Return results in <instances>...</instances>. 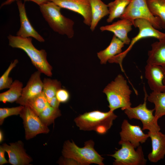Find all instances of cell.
<instances>
[{"mask_svg": "<svg viewBox=\"0 0 165 165\" xmlns=\"http://www.w3.org/2000/svg\"><path fill=\"white\" fill-rule=\"evenodd\" d=\"M151 47L148 52L147 64L165 65V37L152 43Z\"/></svg>", "mask_w": 165, "mask_h": 165, "instance_id": "cell-19", "label": "cell"}, {"mask_svg": "<svg viewBox=\"0 0 165 165\" xmlns=\"http://www.w3.org/2000/svg\"><path fill=\"white\" fill-rule=\"evenodd\" d=\"M9 144L4 143L2 145L8 154L9 163L13 165L29 164L32 159L26 152L22 142L19 141Z\"/></svg>", "mask_w": 165, "mask_h": 165, "instance_id": "cell-13", "label": "cell"}, {"mask_svg": "<svg viewBox=\"0 0 165 165\" xmlns=\"http://www.w3.org/2000/svg\"><path fill=\"white\" fill-rule=\"evenodd\" d=\"M7 38L9 45L24 51L38 71L48 76H52L53 68L47 59L46 52L43 49H37L32 44L31 37L23 38L9 35Z\"/></svg>", "mask_w": 165, "mask_h": 165, "instance_id": "cell-1", "label": "cell"}, {"mask_svg": "<svg viewBox=\"0 0 165 165\" xmlns=\"http://www.w3.org/2000/svg\"><path fill=\"white\" fill-rule=\"evenodd\" d=\"M139 29L138 34L132 38L129 46L124 51L112 57L108 61L109 63H116L119 64L122 72L124 71L122 66V62L128 53L136 42L143 38L153 37L158 40L165 37V33L155 28L148 20L144 19H137L134 21V25Z\"/></svg>", "mask_w": 165, "mask_h": 165, "instance_id": "cell-6", "label": "cell"}, {"mask_svg": "<svg viewBox=\"0 0 165 165\" xmlns=\"http://www.w3.org/2000/svg\"><path fill=\"white\" fill-rule=\"evenodd\" d=\"M119 145L120 149L112 154L109 155L115 158L113 164L115 165H145L147 160L145 157L142 147L140 145L135 148L131 143L128 141L120 140Z\"/></svg>", "mask_w": 165, "mask_h": 165, "instance_id": "cell-7", "label": "cell"}, {"mask_svg": "<svg viewBox=\"0 0 165 165\" xmlns=\"http://www.w3.org/2000/svg\"><path fill=\"white\" fill-rule=\"evenodd\" d=\"M152 141V151L148 156L149 161L156 163L165 156V135L160 131L148 133Z\"/></svg>", "mask_w": 165, "mask_h": 165, "instance_id": "cell-18", "label": "cell"}, {"mask_svg": "<svg viewBox=\"0 0 165 165\" xmlns=\"http://www.w3.org/2000/svg\"><path fill=\"white\" fill-rule=\"evenodd\" d=\"M144 91L145 97L143 103L134 107L126 108L124 110V113L130 119H134L140 120L142 124V130H147L152 132L160 131V128L158 123V119L153 114L154 109H149L147 107L148 95L144 86Z\"/></svg>", "mask_w": 165, "mask_h": 165, "instance_id": "cell-8", "label": "cell"}, {"mask_svg": "<svg viewBox=\"0 0 165 165\" xmlns=\"http://www.w3.org/2000/svg\"><path fill=\"white\" fill-rule=\"evenodd\" d=\"M20 116L23 120L26 140L30 139L39 134L49 132L48 126L28 107L24 106Z\"/></svg>", "mask_w": 165, "mask_h": 165, "instance_id": "cell-10", "label": "cell"}, {"mask_svg": "<svg viewBox=\"0 0 165 165\" xmlns=\"http://www.w3.org/2000/svg\"><path fill=\"white\" fill-rule=\"evenodd\" d=\"M18 62L17 59H16L11 62L3 74L0 78V90L9 88L13 82L12 78L9 77L12 70L16 65Z\"/></svg>", "mask_w": 165, "mask_h": 165, "instance_id": "cell-29", "label": "cell"}, {"mask_svg": "<svg viewBox=\"0 0 165 165\" xmlns=\"http://www.w3.org/2000/svg\"><path fill=\"white\" fill-rule=\"evenodd\" d=\"M124 43L114 35L108 46L105 49L97 53L101 64H106L112 57L122 52Z\"/></svg>", "mask_w": 165, "mask_h": 165, "instance_id": "cell-20", "label": "cell"}, {"mask_svg": "<svg viewBox=\"0 0 165 165\" xmlns=\"http://www.w3.org/2000/svg\"><path fill=\"white\" fill-rule=\"evenodd\" d=\"M58 163L60 165H79L75 160L64 157L59 159Z\"/></svg>", "mask_w": 165, "mask_h": 165, "instance_id": "cell-32", "label": "cell"}, {"mask_svg": "<svg viewBox=\"0 0 165 165\" xmlns=\"http://www.w3.org/2000/svg\"><path fill=\"white\" fill-rule=\"evenodd\" d=\"M56 96L60 103H64L67 102L70 98V94L69 92L67 90L61 88L58 90Z\"/></svg>", "mask_w": 165, "mask_h": 165, "instance_id": "cell-31", "label": "cell"}, {"mask_svg": "<svg viewBox=\"0 0 165 165\" xmlns=\"http://www.w3.org/2000/svg\"><path fill=\"white\" fill-rule=\"evenodd\" d=\"M42 82V92L47 100L55 96L58 90L61 88V82L56 79L45 78Z\"/></svg>", "mask_w": 165, "mask_h": 165, "instance_id": "cell-27", "label": "cell"}, {"mask_svg": "<svg viewBox=\"0 0 165 165\" xmlns=\"http://www.w3.org/2000/svg\"><path fill=\"white\" fill-rule=\"evenodd\" d=\"M132 25L133 24L130 20L123 19L111 24L101 26L100 29L102 31L112 32L124 44L129 45L131 40L128 36V34L132 30Z\"/></svg>", "mask_w": 165, "mask_h": 165, "instance_id": "cell-17", "label": "cell"}, {"mask_svg": "<svg viewBox=\"0 0 165 165\" xmlns=\"http://www.w3.org/2000/svg\"><path fill=\"white\" fill-rule=\"evenodd\" d=\"M17 0H6V1L2 3L1 6V7L5 6L10 4L15 1Z\"/></svg>", "mask_w": 165, "mask_h": 165, "instance_id": "cell-36", "label": "cell"}, {"mask_svg": "<svg viewBox=\"0 0 165 165\" xmlns=\"http://www.w3.org/2000/svg\"><path fill=\"white\" fill-rule=\"evenodd\" d=\"M24 108V106L12 108H0V124L3 123L5 119L8 116L12 115H20Z\"/></svg>", "mask_w": 165, "mask_h": 165, "instance_id": "cell-30", "label": "cell"}, {"mask_svg": "<svg viewBox=\"0 0 165 165\" xmlns=\"http://www.w3.org/2000/svg\"><path fill=\"white\" fill-rule=\"evenodd\" d=\"M23 88L22 83L15 80L8 90L0 94V101L4 103L16 101L21 96Z\"/></svg>", "mask_w": 165, "mask_h": 165, "instance_id": "cell-22", "label": "cell"}, {"mask_svg": "<svg viewBox=\"0 0 165 165\" xmlns=\"http://www.w3.org/2000/svg\"><path fill=\"white\" fill-rule=\"evenodd\" d=\"M120 18L129 20L133 25L136 19H144L148 21L155 28L162 29L160 20L151 13L146 0H131Z\"/></svg>", "mask_w": 165, "mask_h": 165, "instance_id": "cell-9", "label": "cell"}, {"mask_svg": "<svg viewBox=\"0 0 165 165\" xmlns=\"http://www.w3.org/2000/svg\"><path fill=\"white\" fill-rule=\"evenodd\" d=\"M61 8L69 9L81 15L83 23L90 26L91 20V8L90 0H49Z\"/></svg>", "mask_w": 165, "mask_h": 165, "instance_id": "cell-11", "label": "cell"}, {"mask_svg": "<svg viewBox=\"0 0 165 165\" xmlns=\"http://www.w3.org/2000/svg\"><path fill=\"white\" fill-rule=\"evenodd\" d=\"M17 4L20 17V28L16 36L23 38L33 37L40 42L45 41L43 38L35 29L30 23L27 15L24 3L17 0Z\"/></svg>", "mask_w": 165, "mask_h": 165, "instance_id": "cell-14", "label": "cell"}, {"mask_svg": "<svg viewBox=\"0 0 165 165\" xmlns=\"http://www.w3.org/2000/svg\"><path fill=\"white\" fill-rule=\"evenodd\" d=\"M94 145L92 140L85 142L82 148L78 146L72 140H67L64 144L62 155L64 157L75 160L80 165L92 163L104 165V158L94 149Z\"/></svg>", "mask_w": 165, "mask_h": 165, "instance_id": "cell-5", "label": "cell"}, {"mask_svg": "<svg viewBox=\"0 0 165 165\" xmlns=\"http://www.w3.org/2000/svg\"><path fill=\"white\" fill-rule=\"evenodd\" d=\"M41 73L37 70L31 75L26 85L23 88L21 96L16 101V103L23 105L27 100L42 92L43 82Z\"/></svg>", "mask_w": 165, "mask_h": 165, "instance_id": "cell-15", "label": "cell"}, {"mask_svg": "<svg viewBox=\"0 0 165 165\" xmlns=\"http://www.w3.org/2000/svg\"><path fill=\"white\" fill-rule=\"evenodd\" d=\"M145 75L151 90L165 92V86L163 82L164 73L161 66L147 64L145 67Z\"/></svg>", "mask_w": 165, "mask_h": 165, "instance_id": "cell-16", "label": "cell"}, {"mask_svg": "<svg viewBox=\"0 0 165 165\" xmlns=\"http://www.w3.org/2000/svg\"><path fill=\"white\" fill-rule=\"evenodd\" d=\"M6 152L2 145L0 147V165H2L5 163H9V161L6 159L5 153Z\"/></svg>", "mask_w": 165, "mask_h": 165, "instance_id": "cell-33", "label": "cell"}, {"mask_svg": "<svg viewBox=\"0 0 165 165\" xmlns=\"http://www.w3.org/2000/svg\"><path fill=\"white\" fill-rule=\"evenodd\" d=\"M164 73V78L163 80V83L165 86V65L162 66Z\"/></svg>", "mask_w": 165, "mask_h": 165, "instance_id": "cell-37", "label": "cell"}, {"mask_svg": "<svg viewBox=\"0 0 165 165\" xmlns=\"http://www.w3.org/2000/svg\"><path fill=\"white\" fill-rule=\"evenodd\" d=\"M24 2L31 1L34 2L39 6L50 1L49 0H23Z\"/></svg>", "mask_w": 165, "mask_h": 165, "instance_id": "cell-35", "label": "cell"}, {"mask_svg": "<svg viewBox=\"0 0 165 165\" xmlns=\"http://www.w3.org/2000/svg\"><path fill=\"white\" fill-rule=\"evenodd\" d=\"M3 140V135L1 130L0 131V142L1 143Z\"/></svg>", "mask_w": 165, "mask_h": 165, "instance_id": "cell-38", "label": "cell"}, {"mask_svg": "<svg viewBox=\"0 0 165 165\" xmlns=\"http://www.w3.org/2000/svg\"><path fill=\"white\" fill-rule=\"evenodd\" d=\"M147 100L154 104V115L158 119L165 115V92L152 91L148 96Z\"/></svg>", "mask_w": 165, "mask_h": 165, "instance_id": "cell-23", "label": "cell"}, {"mask_svg": "<svg viewBox=\"0 0 165 165\" xmlns=\"http://www.w3.org/2000/svg\"><path fill=\"white\" fill-rule=\"evenodd\" d=\"M121 129L120 140L130 142L135 148L141 143H145L149 137L148 134L144 133L139 126L132 125L125 119L122 123Z\"/></svg>", "mask_w": 165, "mask_h": 165, "instance_id": "cell-12", "label": "cell"}, {"mask_svg": "<svg viewBox=\"0 0 165 165\" xmlns=\"http://www.w3.org/2000/svg\"><path fill=\"white\" fill-rule=\"evenodd\" d=\"M90 2L91 13L90 28L91 31H93L100 21L109 14V12L108 5L101 0H90Z\"/></svg>", "mask_w": 165, "mask_h": 165, "instance_id": "cell-21", "label": "cell"}, {"mask_svg": "<svg viewBox=\"0 0 165 165\" xmlns=\"http://www.w3.org/2000/svg\"><path fill=\"white\" fill-rule=\"evenodd\" d=\"M61 115L59 108H54L49 105L38 115L42 121L47 126L54 122L57 118Z\"/></svg>", "mask_w": 165, "mask_h": 165, "instance_id": "cell-28", "label": "cell"}, {"mask_svg": "<svg viewBox=\"0 0 165 165\" xmlns=\"http://www.w3.org/2000/svg\"><path fill=\"white\" fill-rule=\"evenodd\" d=\"M47 101L49 105L51 107L54 108H59L60 103L58 100L56 96Z\"/></svg>", "mask_w": 165, "mask_h": 165, "instance_id": "cell-34", "label": "cell"}, {"mask_svg": "<svg viewBox=\"0 0 165 165\" xmlns=\"http://www.w3.org/2000/svg\"><path fill=\"white\" fill-rule=\"evenodd\" d=\"M39 6L43 17L54 31L69 38H73L74 22L61 14L60 7L50 1Z\"/></svg>", "mask_w": 165, "mask_h": 165, "instance_id": "cell-4", "label": "cell"}, {"mask_svg": "<svg viewBox=\"0 0 165 165\" xmlns=\"http://www.w3.org/2000/svg\"><path fill=\"white\" fill-rule=\"evenodd\" d=\"M103 92L106 96L110 111L114 112L119 108L124 110L131 107L130 96L132 91L122 75H117L114 81L105 88Z\"/></svg>", "mask_w": 165, "mask_h": 165, "instance_id": "cell-3", "label": "cell"}, {"mask_svg": "<svg viewBox=\"0 0 165 165\" xmlns=\"http://www.w3.org/2000/svg\"><path fill=\"white\" fill-rule=\"evenodd\" d=\"M49 105L47 99L42 92L40 94L27 100L23 106L28 107L38 116Z\"/></svg>", "mask_w": 165, "mask_h": 165, "instance_id": "cell-26", "label": "cell"}, {"mask_svg": "<svg viewBox=\"0 0 165 165\" xmlns=\"http://www.w3.org/2000/svg\"><path fill=\"white\" fill-rule=\"evenodd\" d=\"M131 0H115L107 5L109 12L107 19L108 23H110L115 19L120 18L123 13Z\"/></svg>", "mask_w": 165, "mask_h": 165, "instance_id": "cell-24", "label": "cell"}, {"mask_svg": "<svg viewBox=\"0 0 165 165\" xmlns=\"http://www.w3.org/2000/svg\"><path fill=\"white\" fill-rule=\"evenodd\" d=\"M149 9L160 20L162 28L165 29V0H146Z\"/></svg>", "mask_w": 165, "mask_h": 165, "instance_id": "cell-25", "label": "cell"}, {"mask_svg": "<svg viewBox=\"0 0 165 165\" xmlns=\"http://www.w3.org/2000/svg\"><path fill=\"white\" fill-rule=\"evenodd\" d=\"M117 117L113 112L110 110L106 112L95 110L80 115L74 121L80 130H94L103 134L111 128Z\"/></svg>", "mask_w": 165, "mask_h": 165, "instance_id": "cell-2", "label": "cell"}]
</instances>
